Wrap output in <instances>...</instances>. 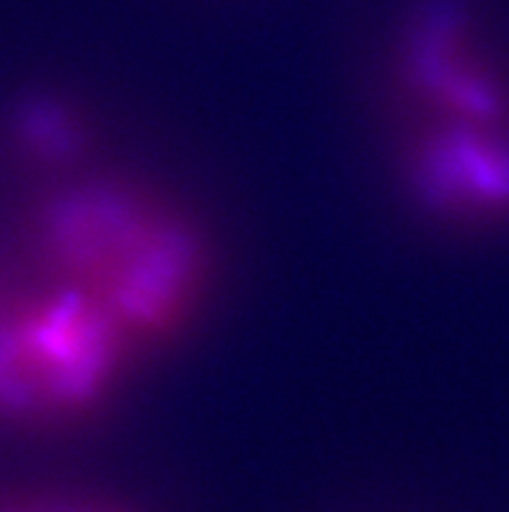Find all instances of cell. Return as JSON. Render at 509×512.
<instances>
[{"instance_id":"1","label":"cell","mask_w":509,"mask_h":512,"mask_svg":"<svg viewBox=\"0 0 509 512\" xmlns=\"http://www.w3.org/2000/svg\"><path fill=\"white\" fill-rule=\"evenodd\" d=\"M39 279L71 286L136 344H167L203 307L213 258L203 229L149 188L117 177L73 180L32 224Z\"/></svg>"},{"instance_id":"2","label":"cell","mask_w":509,"mask_h":512,"mask_svg":"<svg viewBox=\"0 0 509 512\" xmlns=\"http://www.w3.org/2000/svg\"><path fill=\"white\" fill-rule=\"evenodd\" d=\"M136 351L86 294L39 279L0 305V416L78 422L110 401Z\"/></svg>"},{"instance_id":"3","label":"cell","mask_w":509,"mask_h":512,"mask_svg":"<svg viewBox=\"0 0 509 512\" xmlns=\"http://www.w3.org/2000/svg\"><path fill=\"white\" fill-rule=\"evenodd\" d=\"M387 73L403 123L509 125V76L463 0H413L395 26Z\"/></svg>"},{"instance_id":"4","label":"cell","mask_w":509,"mask_h":512,"mask_svg":"<svg viewBox=\"0 0 509 512\" xmlns=\"http://www.w3.org/2000/svg\"><path fill=\"white\" fill-rule=\"evenodd\" d=\"M398 175L408 201L442 224L509 221V125L406 123Z\"/></svg>"},{"instance_id":"5","label":"cell","mask_w":509,"mask_h":512,"mask_svg":"<svg viewBox=\"0 0 509 512\" xmlns=\"http://www.w3.org/2000/svg\"><path fill=\"white\" fill-rule=\"evenodd\" d=\"M13 141L29 162L42 167H68L89 154L94 141L89 117L68 99H26L13 115Z\"/></svg>"},{"instance_id":"6","label":"cell","mask_w":509,"mask_h":512,"mask_svg":"<svg viewBox=\"0 0 509 512\" xmlns=\"http://www.w3.org/2000/svg\"><path fill=\"white\" fill-rule=\"evenodd\" d=\"M0 512H149L136 502L117 494L94 492L78 487H52V484H29V487L0 489Z\"/></svg>"}]
</instances>
